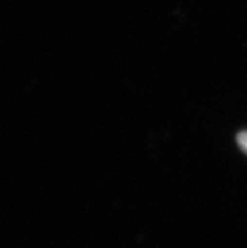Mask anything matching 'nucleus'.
Returning a JSON list of instances; mask_svg holds the SVG:
<instances>
[{
    "instance_id": "obj_1",
    "label": "nucleus",
    "mask_w": 247,
    "mask_h": 248,
    "mask_svg": "<svg viewBox=\"0 0 247 248\" xmlns=\"http://www.w3.org/2000/svg\"><path fill=\"white\" fill-rule=\"evenodd\" d=\"M237 143H238L240 149L247 155V131H241L237 135Z\"/></svg>"
}]
</instances>
